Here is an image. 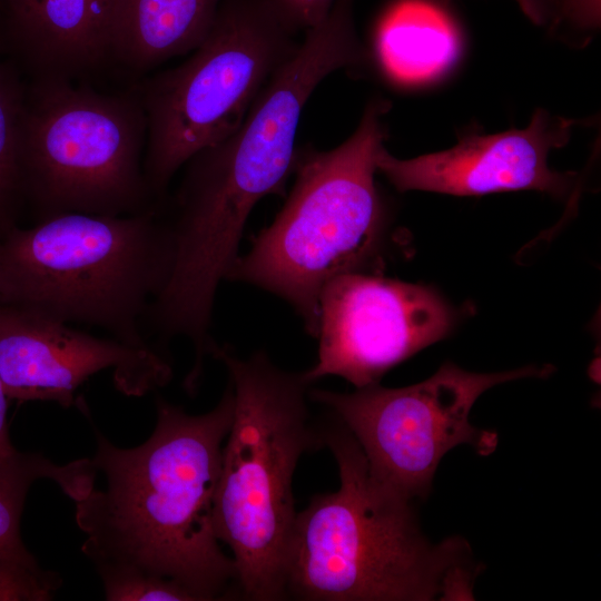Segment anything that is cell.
Segmentation results:
<instances>
[{
    "label": "cell",
    "mask_w": 601,
    "mask_h": 601,
    "mask_svg": "<svg viewBox=\"0 0 601 601\" xmlns=\"http://www.w3.org/2000/svg\"><path fill=\"white\" fill-rule=\"evenodd\" d=\"M234 408L228 381L217 405L199 415L157 397L155 428L138 446L118 447L96 431L90 460L105 485L76 501L75 519L86 534L81 550L98 570L169 579L196 601L223 599L237 587L235 561L221 549L215 525Z\"/></svg>",
    "instance_id": "6da1fadb"
},
{
    "label": "cell",
    "mask_w": 601,
    "mask_h": 601,
    "mask_svg": "<svg viewBox=\"0 0 601 601\" xmlns=\"http://www.w3.org/2000/svg\"><path fill=\"white\" fill-rule=\"evenodd\" d=\"M337 421V420H336ZM339 487L296 513L285 564V594L307 601L471 599L479 570L461 538L432 544L412 502L376 483L338 421L322 428Z\"/></svg>",
    "instance_id": "7a4b0ae2"
},
{
    "label": "cell",
    "mask_w": 601,
    "mask_h": 601,
    "mask_svg": "<svg viewBox=\"0 0 601 601\" xmlns=\"http://www.w3.org/2000/svg\"><path fill=\"white\" fill-rule=\"evenodd\" d=\"M162 205L134 215L63 213L30 227L12 225L0 236V304L96 326L130 346H155L142 325L174 259Z\"/></svg>",
    "instance_id": "3957f363"
},
{
    "label": "cell",
    "mask_w": 601,
    "mask_h": 601,
    "mask_svg": "<svg viewBox=\"0 0 601 601\" xmlns=\"http://www.w3.org/2000/svg\"><path fill=\"white\" fill-rule=\"evenodd\" d=\"M213 358L225 365L235 396L215 496L217 535L231 551L242 597L283 600L293 475L305 452L325 446L309 417L311 383L264 351L243 358L218 345Z\"/></svg>",
    "instance_id": "277c9868"
},
{
    "label": "cell",
    "mask_w": 601,
    "mask_h": 601,
    "mask_svg": "<svg viewBox=\"0 0 601 601\" xmlns=\"http://www.w3.org/2000/svg\"><path fill=\"white\" fill-rule=\"evenodd\" d=\"M388 109V101L370 102L356 130L333 149H297L295 183L285 204L227 276L287 302L312 337L324 286L381 264L386 216L375 173Z\"/></svg>",
    "instance_id": "5b68a950"
},
{
    "label": "cell",
    "mask_w": 601,
    "mask_h": 601,
    "mask_svg": "<svg viewBox=\"0 0 601 601\" xmlns=\"http://www.w3.org/2000/svg\"><path fill=\"white\" fill-rule=\"evenodd\" d=\"M147 122L134 88L104 93L65 78L26 83L18 169L37 220L134 215L160 206L144 174Z\"/></svg>",
    "instance_id": "8992f818"
},
{
    "label": "cell",
    "mask_w": 601,
    "mask_h": 601,
    "mask_svg": "<svg viewBox=\"0 0 601 601\" xmlns=\"http://www.w3.org/2000/svg\"><path fill=\"white\" fill-rule=\"evenodd\" d=\"M296 33L269 0H224L187 60L135 86L147 122L144 174L157 199L194 155L240 125L296 51Z\"/></svg>",
    "instance_id": "52a82bcc"
},
{
    "label": "cell",
    "mask_w": 601,
    "mask_h": 601,
    "mask_svg": "<svg viewBox=\"0 0 601 601\" xmlns=\"http://www.w3.org/2000/svg\"><path fill=\"white\" fill-rule=\"evenodd\" d=\"M550 365L501 373H473L445 363L430 378L400 388L380 383L353 393L309 388L308 397L328 408L361 447L373 480L412 502L425 499L441 459L461 444L491 454L497 435L470 421L486 390L524 377H545Z\"/></svg>",
    "instance_id": "ba28073f"
},
{
    "label": "cell",
    "mask_w": 601,
    "mask_h": 601,
    "mask_svg": "<svg viewBox=\"0 0 601 601\" xmlns=\"http://www.w3.org/2000/svg\"><path fill=\"white\" fill-rule=\"evenodd\" d=\"M455 322V311L428 286L370 273L337 276L319 296L317 359L304 377L312 384L339 376L356 388L380 383Z\"/></svg>",
    "instance_id": "9c48e42d"
},
{
    "label": "cell",
    "mask_w": 601,
    "mask_h": 601,
    "mask_svg": "<svg viewBox=\"0 0 601 601\" xmlns=\"http://www.w3.org/2000/svg\"><path fill=\"white\" fill-rule=\"evenodd\" d=\"M114 370L116 388L142 396L169 383L171 364L156 346L98 337L22 307L0 304V376L9 400L76 403L93 374Z\"/></svg>",
    "instance_id": "30bf717a"
},
{
    "label": "cell",
    "mask_w": 601,
    "mask_h": 601,
    "mask_svg": "<svg viewBox=\"0 0 601 601\" xmlns=\"http://www.w3.org/2000/svg\"><path fill=\"white\" fill-rule=\"evenodd\" d=\"M573 124L538 110L524 129L469 136L450 149L412 159L395 158L383 146L376 168L400 191L475 196L535 189L562 197L572 176L550 169L548 155L566 144Z\"/></svg>",
    "instance_id": "8fae6325"
},
{
    "label": "cell",
    "mask_w": 601,
    "mask_h": 601,
    "mask_svg": "<svg viewBox=\"0 0 601 601\" xmlns=\"http://www.w3.org/2000/svg\"><path fill=\"white\" fill-rule=\"evenodd\" d=\"M115 0H0V50L33 78L75 80L111 63Z\"/></svg>",
    "instance_id": "7c38bea8"
},
{
    "label": "cell",
    "mask_w": 601,
    "mask_h": 601,
    "mask_svg": "<svg viewBox=\"0 0 601 601\" xmlns=\"http://www.w3.org/2000/svg\"><path fill=\"white\" fill-rule=\"evenodd\" d=\"M224 0H115L111 62L134 71L195 50L209 32Z\"/></svg>",
    "instance_id": "4fadbf2b"
},
{
    "label": "cell",
    "mask_w": 601,
    "mask_h": 601,
    "mask_svg": "<svg viewBox=\"0 0 601 601\" xmlns=\"http://www.w3.org/2000/svg\"><path fill=\"white\" fill-rule=\"evenodd\" d=\"M460 38L451 18L423 0H405L385 17L377 37L387 73L405 83L427 81L457 57Z\"/></svg>",
    "instance_id": "5bb4252c"
},
{
    "label": "cell",
    "mask_w": 601,
    "mask_h": 601,
    "mask_svg": "<svg viewBox=\"0 0 601 601\" xmlns=\"http://www.w3.org/2000/svg\"><path fill=\"white\" fill-rule=\"evenodd\" d=\"M96 477L90 459L57 464L41 454L17 451L0 460V560L39 566L20 533L23 504L33 482L49 479L76 502L95 486Z\"/></svg>",
    "instance_id": "9a60e30c"
},
{
    "label": "cell",
    "mask_w": 601,
    "mask_h": 601,
    "mask_svg": "<svg viewBox=\"0 0 601 601\" xmlns=\"http://www.w3.org/2000/svg\"><path fill=\"white\" fill-rule=\"evenodd\" d=\"M24 96L19 68L0 50V214L12 224L22 205L18 148Z\"/></svg>",
    "instance_id": "2e32d148"
},
{
    "label": "cell",
    "mask_w": 601,
    "mask_h": 601,
    "mask_svg": "<svg viewBox=\"0 0 601 601\" xmlns=\"http://www.w3.org/2000/svg\"><path fill=\"white\" fill-rule=\"evenodd\" d=\"M108 601H196L177 582L128 569L98 570Z\"/></svg>",
    "instance_id": "e0dca14e"
},
{
    "label": "cell",
    "mask_w": 601,
    "mask_h": 601,
    "mask_svg": "<svg viewBox=\"0 0 601 601\" xmlns=\"http://www.w3.org/2000/svg\"><path fill=\"white\" fill-rule=\"evenodd\" d=\"M60 584L56 572L0 560V601H47Z\"/></svg>",
    "instance_id": "ac0fdd59"
},
{
    "label": "cell",
    "mask_w": 601,
    "mask_h": 601,
    "mask_svg": "<svg viewBox=\"0 0 601 601\" xmlns=\"http://www.w3.org/2000/svg\"><path fill=\"white\" fill-rule=\"evenodd\" d=\"M297 31L319 23L335 0H269Z\"/></svg>",
    "instance_id": "d6986e66"
},
{
    "label": "cell",
    "mask_w": 601,
    "mask_h": 601,
    "mask_svg": "<svg viewBox=\"0 0 601 601\" xmlns=\"http://www.w3.org/2000/svg\"><path fill=\"white\" fill-rule=\"evenodd\" d=\"M569 14L580 24L597 26L600 19V0H566Z\"/></svg>",
    "instance_id": "ffe728a7"
},
{
    "label": "cell",
    "mask_w": 601,
    "mask_h": 601,
    "mask_svg": "<svg viewBox=\"0 0 601 601\" xmlns=\"http://www.w3.org/2000/svg\"><path fill=\"white\" fill-rule=\"evenodd\" d=\"M8 400L0 376V460L8 459L17 452L9 437L7 423Z\"/></svg>",
    "instance_id": "44dd1931"
},
{
    "label": "cell",
    "mask_w": 601,
    "mask_h": 601,
    "mask_svg": "<svg viewBox=\"0 0 601 601\" xmlns=\"http://www.w3.org/2000/svg\"><path fill=\"white\" fill-rule=\"evenodd\" d=\"M524 14L536 24H542L549 17V0H515Z\"/></svg>",
    "instance_id": "7402d4cb"
},
{
    "label": "cell",
    "mask_w": 601,
    "mask_h": 601,
    "mask_svg": "<svg viewBox=\"0 0 601 601\" xmlns=\"http://www.w3.org/2000/svg\"><path fill=\"white\" fill-rule=\"evenodd\" d=\"M12 223H10L8 219H6L1 214H0V236L2 235V233L4 230H7L9 227H11Z\"/></svg>",
    "instance_id": "603a6c76"
}]
</instances>
